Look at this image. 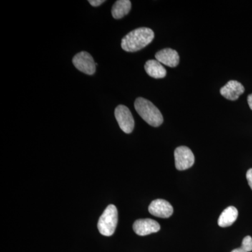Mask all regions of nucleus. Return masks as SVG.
<instances>
[{
    "label": "nucleus",
    "mask_w": 252,
    "mask_h": 252,
    "mask_svg": "<svg viewBox=\"0 0 252 252\" xmlns=\"http://www.w3.org/2000/svg\"><path fill=\"white\" fill-rule=\"evenodd\" d=\"M154 39V32L148 28H140L130 32L122 39V47L127 52H136L148 46Z\"/></svg>",
    "instance_id": "1"
},
{
    "label": "nucleus",
    "mask_w": 252,
    "mask_h": 252,
    "mask_svg": "<svg viewBox=\"0 0 252 252\" xmlns=\"http://www.w3.org/2000/svg\"><path fill=\"white\" fill-rule=\"evenodd\" d=\"M135 108L139 115L149 125L153 127H158L163 122V117L160 110L148 99L143 97L136 99Z\"/></svg>",
    "instance_id": "2"
},
{
    "label": "nucleus",
    "mask_w": 252,
    "mask_h": 252,
    "mask_svg": "<svg viewBox=\"0 0 252 252\" xmlns=\"http://www.w3.org/2000/svg\"><path fill=\"white\" fill-rule=\"evenodd\" d=\"M118 223V211L114 205H109L105 209L97 223L99 233L104 236L114 234Z\"/></svg>",
    "instance_id": "3"
},
{
    "label": "nucleus",
    "mask_w": 252,
    "mask_h": 252,
    "mask_svg": "<svg viewBox=\"0 0 252 252\" xmlns=\"http://www.w3.org/2000/svg\"><path fill=\"white\" fill-rule=\"evenodd\" d=\"M72 63L74 67L80 72L88 75L94 74L96 70V66L97 65V63H94L91 55L86 51H82L74 56Z\"/></svg>",
    "instance_id": "4"
},
{
    "label": "nucleus",
    "mask_w": 252,
    "mask_h": 252,
    "mask_svg": "<svg viewBox=\"0 0 252 252\" xmlns=\"http://www.w3.org/2000/svg\"><path fill=\"white\" fill-rule=\"evenodd\" d=\"M114 114L120 128L126 133H131L135 127V122L130 109L121 104L115 109Z\"/></svg>",
    "instance_id": "5"
},
{
    "label": "nucleus",
    "mask_w": 252,
    "mask_h": 252,
    "mask_svg": "<svg viewBox=\"0 0 252 252\" xmlns=\"http://www.w3.org/2000/svg\"><path fill=\"white\" fill-rule=\"evenodd\" d=\"M175 167L178 170H185L193 166L195 157L192 151L187 147H177L175 151Z\"/></svg>",
    "instance_id": "6"
},
{
    "label": "nucleus",
    "mask_w": 252,
    "mask_h": 252,
    "mask_svg": "<svg viewBox=\"0 0 252 252\" xmlns=\"http://www.w3.org/2000/svg\"><path fill=\"white\" fill-rule=\"evenodd\" d=\"M149 212L152 215L160 218H169L173 214L171 204L162 199H157L152 202L149 207Z\"/></svg>",
    "instance_id": "7"
},
{
    "label": "nucleus",
    "mask_w": 252,
    "mask_h": 252,
    "mask_svg": "<svg viewBox=\"0 0 252 252\" xmlns=\"http://www.w3.org/2000/svg\"><path fill=\"white\" fill-rule=\"evenodd\" d=\"M160 229V225L155 220L144 219L135 220L133 224V230L136 234L145 236L157 233Z\"/></svg>",
    "instance_id": "8"
},
{
    "label": "nucleus",
    "mask_w": 252,
    "mask_h": 252,
    "mask_svg": "<svg viewBox=\"0 0 252 252\" xmlns=\"http://www.w3.org/2000/svg\"><path fill=\"white\" fill-rule=\"evenodd\" d=\"M245 92V87L239 81L231 80L228 81L220 89V93L225 99L234 101L239 98Z\"/></svg>",
    "instance_id": "9"
},
{
    "label": "nucleus",
    "mask_w": 252,
    "mask_h": 252,
    "mask_svg": "<svg viewBox=\"0 0 252 252\" xmlns=\"http://www.w3.org/2000/svg\"><path fill=\"white\" fill-rule=\"evenodd\" d=\"M155 57L158 62L170 67H177L180 63L178 53L175 50L169 48L160 50L157 53Z\"/></svg>",
    "instance_id": "10"
},
{
    "label": "nucleus",
    "mask_w": 252,
    "mask_h": 252,
    "mask_svg": "<svg viewBox=\"0 0 252 252\" xmlns=\"http://www.w3.org/2000/svg\"><path fill=\"white\" fill-rule=\"evenodd\" d=\"M146 72L154 79H162L166 76L167 71L157 60H149L144 65Z\"/></svg>",
    "instance_id": "11"
},
{
    "label": "nucleus",
    "mask_w": 252,
    "mask_h": 252,
    "mask_svg": "<svg viewBox=\"0 0 252 252\" xmlns=\"http://www.w3.org/2000/svg\"><path fill=\"white\" fill-rule=\"evenodd\" d=\"M238 217V211L235 207L230 206L227 207L220 214L218 220V224L220 227L230 226L236 220Z\"/></svg>",
    "instance_id": "12"
},
{
    "label": "nucleus",
    "mask_w": 252,
    "mask_h": 252,
    "mask_svg": "<svg viewBox=\"0 0 252 252\" xmlns=\"http://www.w3.org/2000/svg\"><path fill=\"white\" fill-rule=\"evenodd\" d=\"M131 9V1L129 0H118L113 5L112 14L113 18L121 19L128 14Z\"/></svg>",
    "instance_id": "13"
},
{
    "label": "nucleus",
    "mask_w": 252,
    "mask_h": 252,
    "mask_svg": "<svg viewBox=\"0 0 252 252\" xmlns=\"http://www.w3.org/2000/svg\"><path fill=\"white\" fill-rule=\"evenodd\" d=\"M241 248L247 252L252 251V238L251 236H246L243 239Z\"/></svg>",
    "instance_id": "14"
},
{
    "label": "nucleus",
    "mask_w": 252,
    "mask_h": 252,
    "mask_svg": "<svg viewBox=\"0 0 252 252\" xmlns=\"http://www.w3.org/2000/svg\"><path fill=\"white\" fill-rule=\"evenodd\" d=\"M247 180H248L249 185H250V188L252 190V168L250 169L247 172Z\"/></svg>",
    "instance_id": "15"
},
{
    "label": "nucleus",
    "mask_w": 252,
    "mask_h": 252,
    "mask_svg": "<svg viewBox=\"0 0 252 252\" xmlns=\"http://www.w3.org/2000/svg\"><path fill=\"white\" fill-rule=\"evenodd\" d=\"M89 2L92 6H98L99 5L102 4V3L105 2V1L104 0H89Z\"/></svg>",
    "instance_id": "16"
},
{
    "label": "nucleus",
    "mask_w": 252,
    "mask_h": 252,
    "mask_svg": "<svg viewBox=\"0 0 252 252\" xmlns=\"http://www.w3.org/2000/svg\"><path fill=\"white\" fill-rule=\"evenodd\" d=\"M248 102L250 109H251L252 110V94H250V95L248 96Z\"/></svg>",
    "instance_id": "17"
},
{
    "label": "nucleus",
    "mask_w": 252,
    "mask_h": 252,
    "mask_svg": "<svg viewBox=\"0 0 252 252\" xmlns=\"http://www.w3.org/2000/svg\"><path fill=\"white\" fill-rule=\"evenodd\" d=\"M231 252H247L245 251V250H244L243 248H242L241 247H240V248H237L235 249V250H233V251Z\"/></svg>",
    "instance_id": "18"
}]
</instances>
